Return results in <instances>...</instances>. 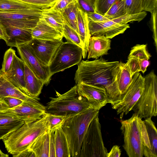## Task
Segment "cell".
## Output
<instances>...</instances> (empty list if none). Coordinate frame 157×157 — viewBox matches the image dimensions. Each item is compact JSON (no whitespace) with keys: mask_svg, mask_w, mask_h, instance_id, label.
Instances as JSON below:
<instances>
[{"mask_svg":"<svg viewBox=\"0 0 157 157\" xmlns=\"http://www.w3.org/2000/svg\"><path fill=\"white\" fill-rule=\"evenodd\" d=\"M62 34L67 41L82 48V44L78 34L68 25L65 19L63 25Z\"/></svg>","mask_w":157,"mask_h":157,"instance_id":"f546056e","label":"cell"},{"mask_svg":"<svg viewBox=\"0 0 157 157\" xmlns=\"http://www.w3.org/2000/svg\"><path fill=\"white\" fill-rule=\"evenodd\" d=\"M98 116L91 122L83 140L79 157H107Z\"/></svg>","mask_w":157,"mask_h":157,"instance_id":"52a82bcc","label":"cell"},{"mask_svg":"<svg viewBox=\"0 0 157 157\" xmlns=\"http://www.w3.org/2000/svg\"><path fill=\"white\" fill-rule=\"evenodd\" d=\"M24 123V121L21 120L15 123L0 126V140H2L10 133L17 129Z\"/></svg>","mask_w":157,"mask_h":157,"instance_id":"74e56055","label":"cell"},{"mask_svg":"<svg viewBox=\"0 0 157 157\" xmlns=\"http://www.w3.org/2000/svg\"><path fill=\"white\" fill-rule=\"evenodd\" d=\"M119 62H109L101 57L92 61L82 60L78 64L75 74L76 85L84 84L106 90L111 82L114 70Z\"/></svg>","mask_w":157,"mask_h":157,"instance_id":"6da1fadb","label":"cell"},{"mask_svg":"<svg viewBox=\"0 0 157 157\" xmlns=\"http://www.w3.org/2000/svg\"><path fill=\"white\" fill-rule=\"evenodd\" d=\"M9 155L3 153L0 149V157H7Z\"/></svg>","mask_w":157,"mask_h":157,"instance_id":"f5cc1de1","label":"cell"},{"mask_svg":"<svg viewBox=\"0 0 157 157\" xmlns=\"http://www.w3.org/2000/svg\"><path fill=\"white\" fill-rule=\"evenodd\" d=\"M132 78L126 63L119 62L114 70L111 82L106 89L109 103L112 106L121 100L130 84Z\"/></svg>","mask_w":157,"mask_h":157,"instance_id":"30bf717a","label":"cell"},{"mask_svg":"<svg viewBox=\"0 0 157 157\" xmlns=\"http://www.w3.org/2000/svg\"><path fill=\"white\" fill-rule=\"evenodd\" d=\"M1 39V38L0 37V40Z\"/></svg>","mask_w":157,"mask_h":157,"instance_id":"db71d44e","label":"cell"},{"mask_svg":"<svg viewBox=\"0 0 157 157\" xmlns=\"http://www.w3.org/2000/svg\"><path fill=\"white\" fill-rule=\"evenodd\" d=\"M15 52L14 49L10 48L4 53L1 70L5 74H7L11 68Z\"/></svg>","mask_w":157,"mask_h":157,"instance_id":"d590c367","label":"cell"},{"mask_svg":"<svg viewBox=\"0 0 157 157\" xmlns=\"http://www.w3.org/2000/svg\"><path fill=\"white\" fill-rule=\"evenodd\" d=\"M88 27L91 36H104L111 39L124 33L130 26L128 24L121 25L109 20L100 22L89 21Z\"/></svg>","mask_w":157,"mask_h":157,"instance_id":"9a60e30c","label":"cell"},{"mask_svg":"<svg viewBox=\"0 0 157 157\" xmlns=\"http://www.w3.org/2000/svg\"><path fill=\"white\" fill-rule=\"evenodd\" d=\"M99 110L92 108L69 116L62 127L68 142L71 157H79L82 144L93 120Z\"/></svg>","mask_w":157,"mask_h":157,"instance_id":"3957f363","label":"cell"},{"mask_svg":"<svg viewBox=\"0 0 157 157\" xmlns=\"http://www.w3.org/2000/svg\"><path fill=\"white\" fill-rule=\"evenodd\" d=\"M144 78L143 92L132 110L140 118L145 119L157 115V77L152 71Z\"/></svg>","mask_w":157,"mask_h":157,"instance_id":"8992f818","label":"cell"},{"mask_svg":"<svg viewBox=\"0 0 157 157\" xmlns=\"http://www.w3.org/2000/svg\"><path fill=\"white\" fill-rule=\"evenodd\" d=\"M87 13L88 21L100 22L109 20L104 15L95 12Z\"/></svg>","mask_w":157,"mask_h":157,"instance_id":"ee69618b","label":"cell"},{"mask_svg":"<svg viewBox=\"0 0 157 157\" xmlns=\"http://www.w3.org/2000/svg\"><path fill=\"white\" fill-rule=\"evenodd\" d=\"M82 48L75 44L63 42L49 66L51 75L78 64L82 57Z\"/></svg>","mask_w":157,"mask_h":157,"instance_id":"ba28073f","label":"cell"},{"mask_svg":"<svg viewBox=\"0 0 157 157\" xmlns=\"http://www.w3.org/2000/svg\"><path fill=\"white\" fill-rule=\"evenodd\" d=\"M35 157L34 153L29 149L19 155L17 157Z\"/></svg>","mask_w":157,"mask_h":157,"instance_id":"f907efd6","label":"cell"},{"mask_svg":"<svg viewBox=\"0 0 157 157\" xmlns=\"http://www.w3.org/2000/svg\"><path fill=\"white\" fill-rule=\"evenodd\" d=\"M144 78L139 72L132 77L130 84L120 101L112 106L122 119L131 110L141 96L144 89Z\"/></svg>","mask_w":157,"mask_h":157,"instance_id":"9c48e42d","label":"cell"},{"mask_svg":"<svg viewBox=\"0 0 157 157\" xmlns=\"http://www.w3.org/2000/svg\"><path fill=\"white\" fill-rule=\"evenodd\" d=\"M54 133L48 127L30 145L28 149L34 153L35 157H56Z\"/></svg>","mask_w":157,"mask_h":157,"instance_id":"2e32d148","label":"cell"},{"mask_svg":"<svg viewBox=\"0 0 157 157\" xmlns=\"http://www.w3.org/2000/svg\"><path fill=\"white\" fill-rule=\"evenodd\" d=\"M147 14L146 11L133 14H126L119 17L112 19L113 21L121 25H125L131 21H136L139 22L143 20Z\"/></svg>","mask_w":157,"mask_h":157,"instance_id":"d6a6232c","label":"cell"},{"mask_svg":"<svg viewBox=\"0 0 157 157\" xmlns=\"http://www.w3.org/2000/svg\"><path fill=\"white\" fill-rule=\"evenodd\" d=\"M110 39L104 36H91L87 49V59H97L108 54L111 49Z\"/></svg>","mask_w":157,"mask_h":157,"instance_id":"ac0fdd59","label":"cell"},{"mask_svg":"<svg viewBox=\"0 0 157 157\" xmlns=\"http://www.w3.org/2000/svg\"><path fill=\"white\" fill-rule=\"evenodd\" d=\"M140 59L135 58H128L126 63L128 65L132 77L136 73L140 71Z\"/></svg>","mask_w":157,"mask_h":157,"instance_id":"60d3db41","label":"cell"},{"mask_svg":"<svg viewBox=\"0 0 157 157\" xmlns=\"http://www.w3.org/2000/svg\"><path fill=\"white\" fill-rule=\"evenodd\" d=\"M75 0H56L52 8L62 13L68 4Z\"/></svg>","mask_w":157,"mask_h":157,"instance_id":"7bdbcfd3","label":"cell"},{"mask_svg":"<svg viewBox=\"0 0 157 157\" xmlns=\"http://www.w3.org/2000/svg\"><path fill=\"white\" fill-rule=\"evenodd\" d=\"M121 154L120 147L117 145L113 146L109 152H108L107 157H120Z\"/></svg>","mask_w":157,"mask_h":157,"instance_id":"c3c4849f","label":"cell"},{"mask_svg":"<svg viewBox=\"0 0 157 157\" xmlns=\"http://www.w3.org/2000/svg\"><path fill=\"white\" fill-rule=\"evenodd\" d=\"M142 119L133 113L128 119L120 121V129L124 136L123 146L129 157L144 156V141L147 130Z\"/></svg>","mask_w":157,"mask_h":157,"instance_id":"5b68a950","label":"cell"},{"mask_svg":"<svg viewBox=\"0 0 157 157\" xmlns=\"http://www.w3.org/2000/svg\"><path fill=\"white\" fill-rule=\"evenodd\" d=\"M151 55L147 49V44H137L133 47L128 58H135L140 60L149 59Z\"/></svg>","mask_w":157,"mask_h":157,"instance_id":"1f68e13d","label":"cell"},{"mask_svg":"<svg viewBox=\"0 0 157 157\" xmlns=\"http://www.w3.org/2000/svg\"><path fill=\"white\" fill-rule=\"evenodd\" d=\"M116 0H96L94 6V12L104 15Z\"/></svg>","mask_w":157,"mask_h":157,"instance_id":"8d00e7d4","label":"cell"},{"mask_svg":"<svg viewBox=\"0 0 157 157\" xmlns=\"http://www.w3.org/2000/svg\"><path fill=\"white\" fill-rule=\"evenodd\" d=\"M77 85L79 94L87 100L93 109L99 110L109 103L105 88L84 84Z\"/></svg>","mask_w":157,"mask_h":157,"instance_id":"5bb4252c","label":"cell"},{"mask_svg":"<svg viewBox=\"0 0 157 157\" xmlns=\"http://www.w3.org/2000/svg\"><path fill=\"white\" fill-rule=\"evenodd\" d=\"M63 40L53 41L33 38L27 43L40 62L44 65L49 66Z\"/></svg>","mask_w":157,"mask_h":157,"instance_id":"7c38bea8","label":"cell"},{"mask_svg":"<svg viewBox=\"0 0 157 157\" xmlns=\"http://www.w3.org/2000/svg\"><path fill=\"white\" fill-rule=\"evenodd\" d=\"M16 48L21 60L38 78L43 81L44 85H48L52 76L49 66L44 65L40 62L27 43Z\"/></svg>","mask_w":157,"mask_h":157,"instance_id":"8fae6325","label":"cell"},{"mask_svg":"<svg viewBox=\"0 0 157 157\" xmlns=\"http://www.w3.org/2000/svg\"><path fill=\"white\" fill-rule=\"evenodd\" d=\"M96 0H78V4L87 13L94 12V6Z\"/></svg>","mask_w":157,"mask_h":157,"instance_id":"b9f144b4","label":"cell"},{"mask_svg":"<svg viewBox=\"0 0 157 157\" xmlns=\"http://www.w3.org/2000/svg\"><path fill=\"white\" fill-rule=\"evenodd\" d=\"M24 62L15 54L10 71L7 74H5L11 83L22 91L27 94L24 80Z\"/></svg>","mask_w":157,"mask_h":157,"instance_id":"d6986e66","label":"cell"},{"mask_svg":"<svg viewBox=\"0 0 157 157\" xmlns=\"http://www.w3.org/2000/svg\"><path fill=\"white\" fill-rule=\"evenodd\" d=\"M56 97H50L45 106L46 113L70 116L93 108L87 100L79 94L76 85L66 92L56 91Z\"/></svg>","mask_w":157,"mask_h":157,"instance_id":"277c9868","label":"cell"},{"mask_svg":"<svg viewBox=\"0 0 157 157\" xmlns=\"http://www.w3.org/2000/svg\"><path fill=\"white\" fill-rule=\"evenodd\" d=\"M79 5L78 0H75L68 4L62 13L68 25L78 34L77 16Z\"/></svg>","mask_w":157,"mask_h":157,"instance_id":"4316f807","label":"cell"},{"mask_svg":"<svg viewBox=\"0 0 157 157\" xmlns=\"http://www.w3.org/2000/svg\"><path fill=\"white\" fill-rule=\"evenodd\" d=\"M7 104L9 108L16 107L23 101L20 99L10 97H6L3 98Z\"/></svg>","mask_w":157,"mask_h":157,"instance_id":"bcb514c9","label":"cell"},{"mask_svg":"<svg viewBox=\"0 0 157 157\" xmlns=\"http://www.w3.org/2000/svg\"><path fill=\"white\" fill-rule=\"evenodd\" d=\"M54 139L56 157H70L68 142L62 127L54 132Z\"/></svg>","mask_w":157,"mask_h":157,"instance_id":"d4e9b609","label":"cell"},{"mask_svg":"<svg viewBox=\"0 0 157 157\" xmlns=\"http://www.w3.org/2000/svg\"><path fill=\"white\" fill-rule=\"evenodd\" d=\"M149 60L147 59L140 60V71H141L143 74L146 71L147 68L149 65Z\"/></svg>","mask_w":157,"mask_h":157,"instance_id":"681fc988","label":"cell"},{"mask_svg":"<svg viewBox=\"0 0 157 157\" xmlns=\"http://www.w3.org/2000/svg\"><path fill=\"white\" fill-rule=\"evenodd\" d=\"M48 114V127L53 132L57 129L61 127L66 119L69 117L49 113Z\"/></svg>","mask_w":157,"mask_h":157,"instance_id":"e575fe53","label":"cell"},{"mask_svg":"<svg viewBox=\"0 0 157 157\" xmlns=\"http://www.w3.org/2000/svg\"><path fill=\"white\" fill-rule=\"evenodd\" d=\"M6 97L19 98L23 101L41 105L39 99L33 98L22 91L11 83L0 69V99Z\"/></svg>","mask_w":157,"mask_h":157,"instance_id":"e0dca14e","label":"cell"},{"mask_svg":"<svg viewBox=\"0 0 157 157\" xmlns=\"http://www.w3.org/2000/svg\"><path fill=\"white\" fill-rule=\"evenodd\" d=\"M5 112L19 117L25 122H33L41 119L46 113L45 106L23 101L19 105L8 108Z\"/></svg>","mask_w":157,"mask_h":157,"instance_id":"4fadbf2b","label":"cell"},{"mask_svg":"<svg viewBox=\"0 0 157 157\" xmlns=\"http://www.w3.org/2000/svg\"><path fill=\"white\" fill-rule=\"evenodd\" d=\"M39 18L63 34V25L64 19L61 13L54 10L52 7L44 10Z\"/></svg>","mask_w":157,"mask_h":157,"instance_id":"cb8c5ba5","label":"cell"},{"mask_svg":"<svg viewBox=\"0 0 157 157\" xmlns=\"http://www.w3.org/2000/svg\"><path fill=\"white\" fill-rule=\"evenodd\" d=\"M44 10L31 9L21 11L0 10V20H32L39 18Z\"/></svg>","mask_w":157,"mask_h":157,"instance_id":"603a6c76","label":"cell"},{"mask_svg":"<svg viewBox=\"0 0 157 157\" xmlns=\"http://www.w3.org/2000/svg\"><path fill=\"white\" fill-rule=\"evenodd\" d=\"M31 9L44 10L39 6L18 0H0V10L21 11Z\"/></svg>","mask_w":157,"mask_h":157,"instance_id":"484cf974","label":"cell"},{"mask_svg":"<svg viewBox=\"0 0 157 157\" xmlns=\"http://www.w3.org/2000/svg\"><path fill=\"white\" fill-rule=\"evenodd\" d=\"M6 110L0 112V126L10 124L21 121L18 117L5 112Z\"/></svg>","mask_w":157,"mask_h":157,"instance_id":"f35d334b","label":"cell"},{"mask_svg":"<svg viewBox=\"0 0 157 157\" xmlns=\"http://www.w3.org/2000/svg\"><path fill=\"white\" fill-rule=\"evenodd\" d=\"M144 0H124L127 14H133L143 11Z\"/></svg>","mask_w":157,"mask_h":157,"instance_id":"836d02e7","label":"cell"},{"mask_svg":"<svg viewBox=\"0 0 157 157\" xmlns=\"http://www.w3.org/2000/svg\"><path fill=\"white\" fill-rule=\"evenodd\" d=\"M148 134V140L151 147L152 157H157V130L154 123L151 118L144 121Z\"/></svg>","mask_w":157,"mask_h":157,"instance_id":"83f0119b","label":"cell"},{"mask_svg":"<svg viewBox=\"0 0 157 157\" xmlns=\"http://www.w3.org/2000/svg\"></svg>","mask_w":157,"mask_h":157,"instance_id":"11a10c76","label":"cell"},{"mask_svg":"<svg viewBox=\"0 0 157 157\" xmlns=\"http://www.w3.org/2000/svg\"><path fill=\"white\" fill-rule=\"evenodd\" d=\"M0 37L1 39L5 41L6 37V28L2 24L0 21Z\"/></svg>","mask_w":157,"mask_h":157,"instance_id":"816d5d0a","label":"cell"},{"mask_svg":"<svg viewBox=\"0 0 157 157\" xmlns=\"http://www.w3.org/2000/svg\"><path fill=\"white\" fill-rule=\"evenodd\" d=\"M32 35L33 38L53 41L62 40L63 37L62 33L40 18L32 30Z\"/></svg>","mask_w":157,"mask_h":157,"instance_id":"ffe728a7","label":"cell"},{"mask_svg":"<svg viewBox=\"0 0 157 157\" xmlns=\"http://www.w3.org/2000/svg\"><path fill=\"white\" fill-rule=\"evenodd\" d=\"M24 64V80L27 93L30 96L40 100L38 97L41 93L44 82Z\"/></svg>","mask_w":157,"mask_h":157,"instance_id":"7402d4cb","label":"cell"},{"mask_svg":"<svg viewBox=\"0 0 157 157\" xmlns=\"http://www.w3.org/2000/svg\"><path fill=\"white\" fill-rule=\"evenodd\" d=\"M126 14L124 0H117L104 15L112 20Z\"/></svg>","mask_w":157,"mask_h":157,"instance_id":"f1b7e54d","label":"cell"},{"mask_svg":"<svg viewBox=\"0 0 157 157\" xmlns=\"http://www.w3.org/2000/svg\"><path fill=\"white\" fill-rule=\"evenodd\" d=\"M77 20L79 35L82 46V57L85 59L86 57L89 42L91 36L89 29L87 13L79 5L78 8Z\"/></svg>","mask_w":157,"mask_h":157,"instance_id":"44dd1931","label":"cell"},{"mask_svg":"<svg viewBox=\"0 0 157 157\" xmlns=\"http://www.w3.org/2000/svg\"><path fill=\"white\" fill-rule=\"evenodd\" d=\"M39 18L32 20H2L0 21L4 26H10L33 29L36 26Z\"/></svg>","mask_w":157,"mask_h":157,"instance_id":"4dcf8cb0","label":"cell"},{"mask_svg":"<svg viewBox=\"0 0 157 157\" xmlns=\"http://www.w3.org/2000/svg\"><path fill=\"white\" fill-rule=\"evenodd\" d=\"M157 7V0H144L143 11L151 13Z\"/></svg>","mask_w":157,"mask_h":157,"instance_id":"f6af8a7d","label":"cell"},{"mask_svg":"<svg viewBox=\"0 0 157 157\" xmlns=\"http://www.w3.org/2000/svg\"><path fill=\"white\" fill-rule=\"evenodd\" d=\"M23 2L39 6L44 10L53 6L56 0H18Z\"/></svg>","mask_w":157,"mask_h":157,"instance_id":"ab89813d","label":"cell"},{"mask_svg":"<svg viewBox=\"0 0 157 157\" xmlns=\"http://www.w3.org/2000/svg\"><path fill=\"white\" fill-rule=\"evenodd\" d=\"M48 128V117L46 113L40 119L25 122L2 140L8 152L14 157L28 150L32 143Z\"/></svg>","mask_w":157,"mask_h":157,"instance_id":"7a4b0ae2","label":"cell"},{"mask_svg":"<svg viewBox=\"0 0 157 157\" xmlns=\"http://www.w3.org/2000/svg\"><path fill=\"white\" fill-rule=\"evenodd\" d=\"M151 21L153 32V38L156 48L157 47V31H156V16L157 9L151 13Z\"/></svg>","mask_w":157,"mask_h":157,"instance_id":"7dc6e473","label":"cell"}]
</instances>
